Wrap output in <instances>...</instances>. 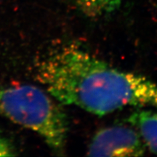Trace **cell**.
Here are the masks:
<instances>
[{"label": "cell", "mask_w": 157, "mask_h": 157, "mask_svg": "<svg viewBox=\"0 0 157 157\" xmlns=\"http://www.w3.org/2000/svg\"><path fill=\"white\" fill-rule=\"evenodd\" d=\"M37 80L63 105L104 116L126 107L157 110V83L114 67L76 43L58 44L37 63Z\"/></svg>", "instance_id": "cell-1"}, {"label": "cell", "mask_w": 157, "mask_h": 157, "mask_svg": "<svg viewBox=\"0 0 157 157\" xmlns=\"http://www.w3.org/2000/svg\"><path fill=\"white\" fill-rule=\"evenodd\" d=\"M0 114L38 134L57 154L63 153L68 117L60 103L47 91L31 84L1 88Z\"/></svg>", "instance_id": "cell-2"}, {"label": "cell", "mask_w": 157, "mask_h": 157, "mask_svg": "<svg viewBox=\"0 0 157 157\" xmlns=\"http://www.w3.org/2000/svg\"><path fill=\"white\" fill-rule=\"evenodd\" d=\"M146 147L134 127L112 126L101 129L95 135L87 149L88 156H140Z\"/></svg>", "instance_id": "cell-3"}, {"label": "cell", "mask_w": 157, "mask_h": 157, "mask_svg": "<svg viewBox=\"0 0 157 157\" xmlns=\"http://www.w3.org/2000/svg\"><path fill=\"white\" fill-rule=\"evenodd\" d=\"M128 121L140 135L146 148L157 154V111L137 110L129 116Z\"/></svg>", "instance_id": "cell-4"}, {"label": "cell", "mask_w": 157, "mask_h": 157, "mask_svg": "<svg viewBox=\"0 0 157 157\" xmlns=\"http://www.w3.org/2000/svg\"><path fill=\"white\" fill-rule=\"evenodd\" d=\"M124 0H73L77 8L89 17H97L117 10Z\"/></svg>", "instance_id": "cell-5"}, {"label": "cell", "mask_w": 157, "mask_h": 157, "mask_svg": "<svg viewBox=\"0 0 157 157\" xmlns=\"http://www.w3.org/2000/svg\"><path fill=\"white\" fill-rule=\"evenodd\" d=\"M15 155L16 154L10 143L0 136V156H11Z\"/></svg>", "instance_id": "cell-6"}]
</instances>
